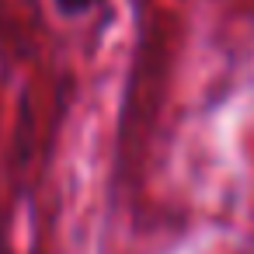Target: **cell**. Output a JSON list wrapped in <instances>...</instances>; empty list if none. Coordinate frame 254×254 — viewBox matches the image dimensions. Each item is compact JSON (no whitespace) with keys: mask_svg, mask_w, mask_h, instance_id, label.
Returning a JSON list of instances; mask_svg holds the SVG:
<instances>
[{"mask_svg":"<svg viewBox=\"0 0 254 254\" xmlns=\"http://www.w3.org/2000/svg\"><path fill=\"white\" fill-rule=\"evenodd\" d=\"M60 4V11H66V14H77V11H87V7H94L98 0H56Z\"/></svg>","mask_w":254,"mask_h":254,"instance_id":"6da1fadb","label":"cell"}]
</instances>
